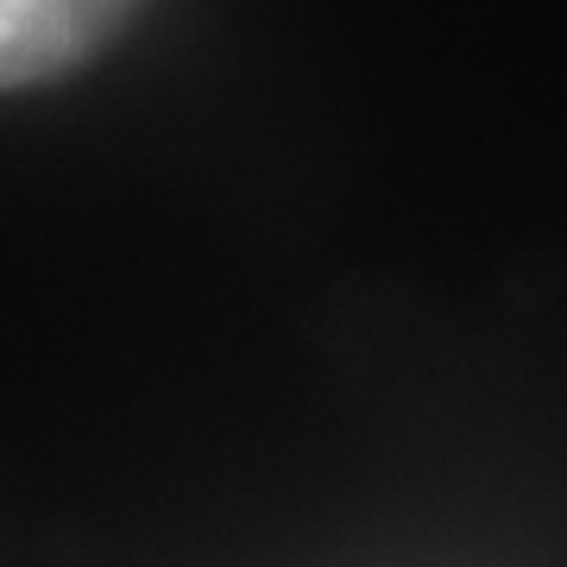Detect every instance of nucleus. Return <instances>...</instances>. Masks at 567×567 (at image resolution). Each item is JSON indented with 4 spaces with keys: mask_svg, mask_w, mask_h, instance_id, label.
Returning a JSON list of instances; mask_svg holds the SVG:
<instances>
[{
    "mask_svg": "<svg viewBox=\"0 0 567 567\" xmlns=\"http://www.w3.org/2000/svg\"><path fill=\"white\" fill-rule=\"evenodd\" d=\"M140 0H0V89L51 82L95 58Z\"/></svg>",
    "mask_w": 567,
    "mask_h": 567,
    "instance_id": "obj_1",
    "label": "nucleus"
}]
</instances>
